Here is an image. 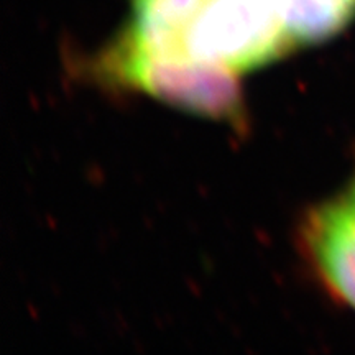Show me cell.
Segmentation results:
<instances>
[{
  "label": "cell",
  "mask_w": 355,
  "mask_h": 355,
  "mask_svg": "<svg viewBox=\"0 0 355 355\" xmlns=\"http://www.w3.org/2000/svg\"><path fill=\"white\" fill-rule=\"evenodd\" d=\"M102 79L144 92L186 112L242 122L243 102L234 71L186 56L158 55L115 42L96 66Z\"/></svg>",
  "instance_id": "obj_1"
},
{
  "label": "cell",
  "mask_w": 355,
  "mask_h": 355,
  "mask_svg": "<svg viewBox=\"0 0 355 355\" xmlns=\"http://www.w3.org/2000/svg\"><path fill=\"white\" fill-rule=\"evenodd\" d=\"M293 44L282 0H199L181 55L239 74L273 63Z\"/></svg>",
  "instance_id": "obj_2"
},
{
  "label": "cell",
  "mask_w": 355,
  "mask_h": 355,
  "mask_svg": "<svg viewBox=\"0 0 355 355\" xmlns=\"http://www.w3.org/2000/svg\"><path fill=\"white\" fill-rule=\"evenodd\" d=\"M199 0H132V15L119 43L158 55H181L186 24Z\"/></svg>",
  "instance_id": "obj_4"
},
{
  "label": "cell",
  "mask_w": 355,
  "mask_h": 355,
  "mask_svg": "<svg viewBox=\"0 0 355 355\" xmlns=\"http://www.w3.org/2000/svg\"><path fill=\"white\" fill-rule=\"evenodd\" d=\"M303 245L324 285L355 309V212L349 204L332 202L311 212Z\"/></svg>",
  "instance_id": "obj_3"
},
{
  "label": "cell",
  "mask_w": 355,
  "mask_h": 355,
  "mask_svg": "<svg viewBox=\"0 0 355 355\" xmlns=\"http://www.w3.org/2000/svg\"><path fill=\"white\" fill-rule=\"evenodd\" d=\"M293 43H319L355 17V0H282Z\"/></svg>",
  "instance_id": "obj_5"
},
{
  "label": "cell",
  "mask_w": 355,
  "mask_h": 355,
  "mask_svg": "<svg viewBox=\"0 0 355 355\" xmlns=\"http://www.w3.org/2000/svg\"><path fill=\"white\" fill-rule=\"evenodd\" d=\"M350 206V209H352L354 212H355V184H354V188H352V191H350V196H349V199L347 201H345Z\"/></svg>",
  "instance_id": "obj_6"
}]
</instances>
